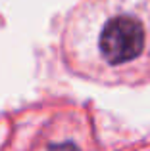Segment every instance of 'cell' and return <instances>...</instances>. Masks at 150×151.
Here are the masks:
<instances>
[{"mask_svg":"<svg viewBox=\"0 0 150 151\" xmlns=\"http://www.w3.org/2000/svg\"><path fill=\"white\" fill-rule=\"evenodd\" d=\"M64 65L102 86L150 82V0H79L62 27Z\"/></svg>","mask_w":150,"mask_h":151,"instance_id":"1","label":"cell"}]
</instances>
